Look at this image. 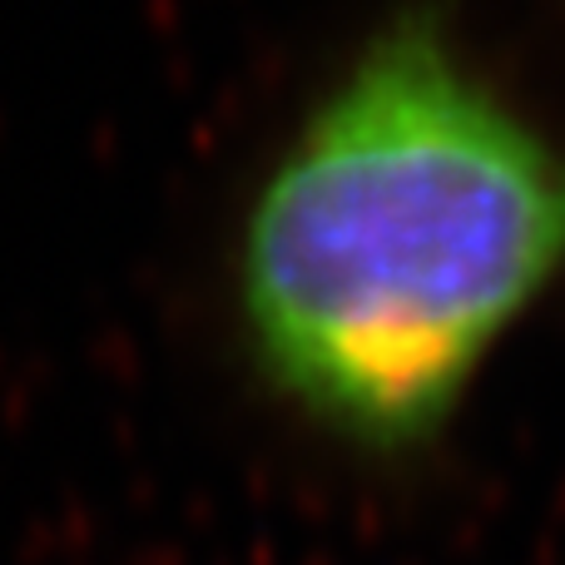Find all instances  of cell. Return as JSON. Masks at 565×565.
Segmentation results:
<instances>
[{
  "instance_id": "6da1fadb",
  "label": "cell",
  "mask_w": 565,
  "mask_h": 565,
  "mask_svg": "<svg viewBox=\"0 0 565 565\" xmlns=\"http://www.w3.org/2000/svg\"><path fill=\"white\" fill-rule=\"evenodd\" d=\"M565 282V139L417 0L358 40L238 199L254 387L367 467L427 461Z\"/></svg>"
}]
</instances>
